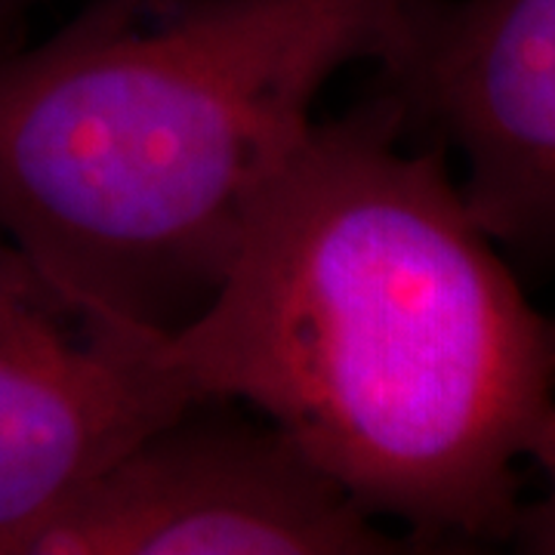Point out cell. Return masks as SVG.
<instances>
[{
    "label": "cell",
    "mask_w": 555,
    "mask_h": 555,
    "mask_svg": "<svg viewBox=\"0 0 555 555\" xmlns=\"http://www.w3.org/2000/svg\"><path fill=\"white\" fill-rule=\"evenodd\" d=\"M195 401L247 404L426 550L509 543L555 401L553 318L377 93L315 120L210 299L160 337Z\"/></svg>",
    "instance_id": "obj_1"
},
{
    "label": "cell",
    "mask_w": 555,
    "mask_h": 555,
    "mask_svg": "<svg viewBox=\"0 0 555 555\" xmlns=\"http://www.w3.org/2000/svg\"><path fill=\"white\" fill-rule=\"evenodd\" d=\"M401 3L90 0L0 56V235L83 306L173 334Z\"/></svg>",
    "instance_id": "obj_2"
},
{
    "label": "cell",
    "mask_w": 555,
    "mask_h": 555,
    "mask_svg": "<svg viewBox=\"0 0 555 555\" xmlns=\"http://www.w3.org/2000/svg\"><path fill=\"white\" fill-rule=\"evenodd\" d=\"M269 420L195 401L10 537L0 555L408 553Z\"/></svg>",
    "instance_id": "obj_3"
},
{
    "label": "cell",
    "mask_w": 555,
    "mask_h": 555,
    "mask_svg": "<svg viewBox=\"0 0 555 555\" xmlns=\"http://www.w3.org/2000/svg\"><path fill=\"white\" fill-rule=\"evenodd\" d=\"M371 62L401 130L460 155L478 225L555 269V0H404Z\"/></svg>",
    "instance_id": "obj_4"
},
{
    "label": "cell",
    "mask_w": 555,
    "mask_h": 555,
    "mask_svg": "<svg viewBox=\"0 0 555 555\" xmlns=\"http://www.w3.org/2000/svg\"><path fill=\"white\" fill-rule=\"evenodd\" d=\"M158 343L68 297L0 235V546L195 404Z\"/></svg>",
    "instance_id": "obj_5"
},
{
    "label": "cell",
    "mask_w": 555,
    "mask_h": 555,
    "mask_svg": "<svg viewBox=\"0 0 555 555\" xmlns=\"http://www.w3.org/2000/svg\"><path fill=\"white\" fill-rule=\"evenodd\" d=\"M525 460L543 478V494L518 506L509 543H516L518 553L555 555V401L540 416Z\"/></svg>",
    "instance_id": "obj_6"
},
{
    "label": "cell",
    "mask_w": 555,
    "mask_h": 555,
    "mask_svg": "<svg viewBox=\"0 0 555 555\" xmlns=\"http://www.w3.org/2000/svg\"><path fill=\"white\" fill-rule=\"evenodd\" d=\"M47 0H0V56L22 47V28Z\"/></svg>",
    "instance_id": "obj_7"
},
{
    "label": "cell",
    "mask_w": 555,
    "mask_h": 555,
    "mask_svg": "<svg viewBox=\"0 0 555 555\" xmlns=\"http://www.w3.org/2000/svg\"><path fill=\"white\" fill-rule=\"evenodd\" d=\"M553 343H555V318H553Z\"/></svg>",
    "instance_id": "obj_8"
}]
</instances>
